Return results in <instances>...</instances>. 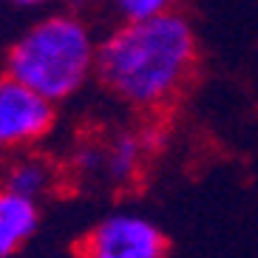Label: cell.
Masks as SVG:
<instances>
[{"instance_id":"obj_1","label":"cell","mask_w":258,"mask_h":258,"mask_svg":"<svg viewBox=\"0 0 258 258\" xmlns=\"http://www.w3.org/2000/svg\"><path fill=\"white\" fill-rule=\"evenodd\" d=\"M199 62L193 23L179 12L145 20H122L99 40L94 77L105 94L134 111H162L170 105Z\"/></svg>"},{"instance_id":"obj_2","label":"cell","mask_w":258,"mask_h":258,"mask_svg":"<svg viewBox=\"0 0 258 258\" xmlns=\"http://www.w3.org/2000/svg\"><path fill=\"white\" fill-rule=\"evenodd\" d=\"M97 51L99 40L83 17L74 12H51L15 37L6 51V74L57 105L91 83Z\"/></svg>"},{"instance_id":"obj_3","label":"cell","mask_w":258,"mask_h":258,"mask_svg":"<svg viewBox=\"0 0 258 258\" xmlns=\"http://www.w3.org/2000/svg\"><path fill=\"white\" fill-rule=\"evenodd\" d=\"M83 258H167L162 227L145 213L114 210L102 216L80 241Z\"/></svg>"},{"instance_id":"obj_4","label":"cell","mask_w":258,"mask_h":258,"mask_svg":"<svg viewBox=\"0 0 258 258\" xmlns=\"http://www.w3.org/2000/svg\"><path fill=\"white\" fill-rule=\"evenodd\" d=\"M57 125V105L12 74H0V153H23Z\"/></svg>"},{"instance_id":"obj_5","label":"cell","mask_w":258,"mask_h":258,"mask_svg":"<svg viewBox=\"0 0 258 258\" xmlns=\"http://www.w3.org/2000/svg\"><path fill=\"white\" fill-rule=\"evenodd\" d=\"M40 227V202L0 184V258H15Z\"/></svg>"},{"instance_id":"obj_6","label":"cell","mask_w":258,"mask_h":258,"mask_svg":"<svg viewBox=\"0 0 258 258\" xmlns=\"http://www.w3.org/2000/svg\"><path fill=\"white\" fill-rule=\"evenodd\" d=\"M145 162V142L137 131H116L105 142H97V176L108 184H131Z\"/></svg>"},{"instance_id":"obj_7","label":"cell","mask_w":258,"mask_h":258,"mask_svg":"<svg viewBox=\"0 0 258 258\" xmlns=\"http://www.w3.org/2000/svg\"><path fill=\"white\" fill-rule=\"evenodd\" d=\"M3 184L15 193H23L29 199H43L48 196L57 184V167L40 156V153L23 151L17 153L15 159L6 165V173H3Z\"/></svg>"},{"instance_id":"obj_8","label":"cell","mask_w":258,"mask_h":258,"mask_svg":"<svg viewBox=\"0 0 258 258\" xmlns=\"http://www.w3.org/2000/svg\"><path fill=\"white\" fill-rule=\"evenodd\" d=\"M176 0H111V9L119 20H145L165 12H173Z\"/></svg>"},{"instance_id":"obj_9","label":"cell","mask_w":258,"mask_h":258,"mask_svg":"<svg viewBox=\"0 0 258 258\" xmlns=\"http://www.w3.org/2000/svg\"><path fill=\"white\" fill-rule=\"evenodd\" d=\"M3 3L17 9V12H40V9H46L51 0H3Z\"/></svg>"}]
</instances>
